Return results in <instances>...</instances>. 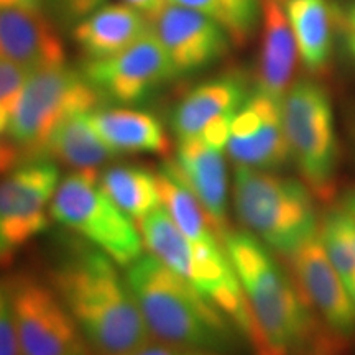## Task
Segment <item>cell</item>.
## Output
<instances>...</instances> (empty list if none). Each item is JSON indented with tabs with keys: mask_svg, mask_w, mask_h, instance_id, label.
I'll return each mask as SVG.
<instances>
[{
	"mask_svg": "<svg viewBox=\"0 0 355 355\" xmlns=\"http://www.w3.org/2000/svg\"><path fill=\"white\" fill-rule=\"evenodd\" d=\"M254 322L259 355H340V339L322 321L275 259L247 230H230L224 241Z\"/></svg>",
	"mask_w": 355,
	"mask_h": 355,
	"instance_id": "obj_1",
	"label": "cell"
},
{
	"mask_svg": "<svg viewBox=\"0 0 355 355\" xmlns=\"http://www.w3.org/2000/svg\"><path fill=\"white\" fill-rule=\"evenodd\" d=\"M92 355H127L152 340L125 277L97 248L79 250L50 272Z\"/></svg>",
	"mask_w": 355,
	"mask_h": 355,
	"instance_id": "obj_2",
	"label": "cell"
},
{
	"mask_svg": "<svg viewBox=\"0 0 355 355\" xmlns=\"http://www.w3.org/2000/svg\"><path fill=\"white\" fill-rule=\"evenodd\" d=\"M125 279L157 343L188 352L230 344L232 322L153 255L144 254L128 265Z\"/></svg>",
	"mask_w": 355,
	"mask_h": 355,
	"instance_id": "obj_3",
	"label": "cell"
},
{
	"mask_svg": "<svg viewBox=\"0 0 355 355\" xmlns=\"http://www.w3.org/2000/svg\"><path fill=\"white\" fill-rule=\"evenodd\" d=\"M314 194L295 178L235 166L234 209L247 232L270 250L290 255L319 232Z\"/></svg>",
	"mask_w": 355,
	"mask_h": 355,
	"instance_id": "obj_4",
	"label": "cell"
},
{
	"mask_svg": "<svg viewBox=\"0 0 355 355\" xmlns=\"http://www.w3.org/2000/svg\"><path fill=\"white\" fill-rule=\"evenodd\" d=\"M50 214L122 268L144 255L140 229L102 189L99 173L66 175L51 199Z\"/></svg>",
	"mask_w": 355,
	"mask_h": 355,
	"instance_id": "obj_5",
	"label": "cell"
},
{
	"mask_svg": "<svg viewBox=\"0 0 355 355\" xmlns=\"http://www.w3.org/2000/svg\"><path fill=\"white\" fill-rule=\"evenodd\" d=\"M99 96L83 71L64 63L32 71L7 133L21 162L46 158L48 140L58 123L73 114L92 112Z\"/></svg>",
	"mask_w": 355,
	"mask_h": 355,
	"instance_id": "obj_6",
	"label": "cell"
},
{
	"mask_svg": "<svg viewBox=\"0 0 355 355\" xmlns=\"http://www.w3.org/2000/svg\"><path fill=\"white\" fill-rule=\"evenodd\" d=\"M282 114L291 158L304 184L318 199L331 201L337 189L339 145L327 91L311 79L296 81L283 97Z\"/></svg>",
	"mask_w": 355,
	"mask_h": 355,
	"instance_id": "obj_7",
	"label": "cell"
},
{
	"mask_svg": "<svg viewBox=\"0 0 355 355\" xmlns=\"http://www.w3.org/2000/svg\"><path fill=\"white\" fill-rule=\"evenodd\" d=\"M60 181V168L51 158L26 159L0 180V268L46 232Z\"/></svg>",
	"mask_w": 355,
	"mask_h": 355,
	"instance_id": "obj_8",
	"label": "cell"
},
{
	"mask_svg": "<svg viewBox=\"0 0 355 355\" xmlns=\"http://www.w3.org/2000/svg\"><path fill=\"white\" fill-rule=\"evenodd\" d=\"M7 282L21 355H92L73 314L48 279L19 273Z\"/></svg>",
	"mask_w": 355,
	"mask_h": 355,
	"instance_id": "obj_9",
	"label": "cell"
},
{
	"mask_svg": "<svg viewBox=\"0 0 355 355\" xmlns=\"http://www.w3.org/2000/svg\"><path fill=\"white\" fill-rule=\"evenodd\" d=\"M83 74L101 96L122 104L139 102L176 78L170 56L153 28L117 55L91 60L84 64Z\"/></svg>",
	"mask_w": 355,
	"mask_h": 355,
	"instance_id": "obj_10",
	"label": "cell"
},
{
	"mask_svg": "<svg viewBox=\"0 0 355 355\" xmlns=\"http://www.w3.org/2000/svg\"><path fill=\"white\" fill-rule=\"evenodd\" d=\"M225 150L235 166L263 171L285 166L291 153L283 127L282 101L260 89L248 94L234 115Z\"/></svg>",
	"mask_w": 355,
	"mask_h": 355,
	"instance_id": "obj_11",
	"label": "cell"
},
{
	"mask_svg": "<svg viewBox=\"0 0 355 355\" xmlns=\"http://www.w3.org/2000/svg\"><path fill=\"white\" fill-rule=\"evenodd\" d=\"M290 272L319 319L339 337L355 334V301L332 266L319 232L288 255Z\"/></svg>",
	"mask_w": 355,
	"mask_h": 355,
	"instance_id": "obj_12",
	"label": "cell"
},
{
	"mask_svg": "<svg viewBox=\"0 0 355 355\" xmlns=\"http://www.w3.org/2000/svg\"><path fill=\"white\" fill-rule=\"evenodd\" d=\"M148 20L170 56L176 76L209 66L227 51V30L193 8L166 2Z\"/></svg>",
	"mask_w": 355,
	"mask_h": 355,
	"instance_id": "obj_13",
	"label": "cell"
},
{
	"mask_svg": "<svg viewBox=\"0 0 355 355\" xmlns=\"http://www.w3.org/2000/svg\"><path fill=\"white\" fill-rule=\"evenodd\" d=\"M0 60L30 71L63 64L64 46L40 8H0Z\"/></svg>",
	"mask_w": 355,
	"mask_h": 355,
	"instance_id": "obj_14",
	"label": "cell"
},
{
	"mask_svg": "<svg viewBox=\"0 0 355 355\" xmlns=\"http://www.w3.org/2000/svg\"><path fill=\"white\" fill-rule=\"evenodd\" d=\"M176 162L209 217L212 229L220 241L229 225V180L222 150L206 144L201 137L178 140Z\"/></svg>",
	"mask_w": 355,
	"mask_h": 355,
	"instance_id": "obj_15",
	"label": "cell"
},
{
	"mask_svg": "<svg viewBox=\"0 0 355 355\" xmlns=\"http://www.w3.org/2000/svg\"><path fill=\"white\" fill-rule=\"evenodd\" d=\"M248 97L247 81L242 74L229 73L199 84L173 109L170 125L178 140L199 137L222 115L235 114Z\"/></svg>",
	"mask_w": 355,
	"mask_h": 355,
	"instance_id": "obj_16",
	"label": "cell"
},
{
	"mask_svg": "<svg viewBox=\"0 0 355 355\" xmlns=\"http://www.w3.org/2000/svg\"><path fill=\"white\" fill-rule=\"evenodd\" d=\"M89 121L115 155H168L170 140L159 119L137 109H99L89 112Z\"/></svg>",
	"mask_w": 355,
	"mask_h": 355,
	"instance_id": "obj_17",
	"label": "cell"
},
{
	"mask_svg": "<svg viewBox=\"0 0 355 355\" xmlns=\"http://www.w3.org/2000/svg\"><path fill=\"white\" fill-rule=\"evenodd\" d=\"M152 28L150 20L130 6H105L86 17L74 40L91 60H104L125 50Z\"/></svg>",
	"mask_w": 355,
	"mask_h": 355,
	"instance_id": "obj_18",
	"label": "cell"
},
{
	"mask_svg": "<svg viewBox=\"0 0 355 355\" xmlns=\"http://www.w3.org/2000/svg\"><path fill=\"white\" fill-rule=\"evenodd\" d=\"M298 55V44L279 0H263V43L257 89L283 101L295 74Z\"/></svg>",
	"mask_w": 355,
	"mask_h": 355,
	"instance_id": "obj_19",
	"label": "cell"
},
{
	"mask_svg": "<svg viewBox=\"0 0 355 355\" xmlns=\"http://www.w3.org/2000/svg\"><path fill=\"white\" fill-rule=\"evenodd\" d=\"M117 157L89 121V112L73 114L58 123L46 145V158L68 166L71 171L101 173Z\"/></svg>",
	"mask_w": 355,
	"mask_h": 355,
	"instance_id": "obj_20",
	"label": "cell"
},
{
	"mask_svg": "<svg viewBox=\"0 0 355 355\" xmlns=\"http://www.w3.org/2000/svg\"><path fill=\"white\" fill-rule=\"evenodd\" d=\"M157 180L162 206L191 242L220 241L196 194L184 180L176 158L166 157L159 163Z\"/></svg>",
	"mask_w": 355,
	"mask_h": 355,
	"instance_id": "obj_21",
	"label": "cell"
},
{
	"mask_svg": "<svg viewBox=\"0 0 355 355\" xmlns=\"http://www.w3.org/2000/svg\"><path fill=\"white\" fill-rule=\"evenodd\" d=\"M295 35L298 53L313 74L326 71L331 58V13L326 0H279Z\"/></svg>",
	"mask_w": 355,
	"mask_h": 355,
	"instance_id": "obj_22",
	"label": "cell"
},
{
	"mask_svg": "<svg viewBox=\"0 0 355 355\" xmlns=\"http://www.w3.org/2000/svg\"><path fill=\"white\" fill-rule=\"evenodd\" d=\"M99 183L137 225L162 206L157 171L146 166L115 163L99 173Z\"/></svg>",
	"mask_w": 355,
	"mask_h": 355,
	"instance_id": "obj_23",
	"label": "cell"
},
{
	"mask_svg": "<svg viewBox=\"0 0 355 355\" xmlns=\"http://www.w3.org/2000/svg\"><path fill=\"white\" fill-rule=\"evenodd\" d=\"M319 237L332 266L355 301V247L344 227L343 211L339 207L327 211L322 216L319 224Z\"/></svg>",
	"mask_w": 355,
	"mask_h": 355,
	"instance_id": "obj_24",
	"label": "cell"
},
{
	"mask_svg": "<svg viewBox=\"0 0 355 355\" xmlns=\"http://www.w3.org/2000/svg\"><path fill=\"white\" fill-rule=\"evenodd\" d=\"M32 71L0 60V137H7L17 102Z\"/></svg>",
	"mask_w": 355,
	"mask_h": 355,
	"instance_id": "obj_25",
	"label": "cell"
},
{
	"mask_svg": "<svg viewBox=\"0 0 355 355\" xmlns=\"http://www.w3.org/2000/svg\"><path fill=\"white\" fill-rule=\"evenodd\" d=\"M227 17V33L235 43L242 44L250 37L259 17L257 0H220Z\"/></svg>",
	"mask_w": 355,
	"mask_h": 355,
	"instance_id": "obj_26",
	"label": "cell"
},
{
	"mask_svg": "<svg viewBox=\"0 0 355 355\" xmlns=\"http://www.w3.org/2000/svg\"><path fill=\"white\" fill-rule=\"evenodd\" d=\"M0 355H21L8 282H0Z\"/></svg>",
	"mask_w": 355,
	"mask_h": 355,
	"instance_id": "obj_27",
	"label": "cell"
},
{
	"mask_svg": "<svg viewBox=\"0 0 355 355\" xmlns=\"http://www.w3.org/2000/svg\"><path fill=\"white\" fill-rule=\"evenodd\" d=\"M334 17L343 32L345 48L355 61V0H349L343 7H336Z\"/></svg>",
	"mask_w": 355,
	"mask_h": 355,
	"instance_id": "obj_28",
	"label": "cell"
},
{
	"mask_svg": "<svg viewBox=\"0 0 355 355\" xmlns=\"http://www.w3.org/2000/svg\"><path fill=\"white\" fill-rule=\"evenodd\" d=\"M168 2L201 12L204 15L219 21L224 28H227V17H225V10L220 0H168Z\"/></svg>",
	"mask_w": 355,
	"mask_h": 355,
	"instance_id": "obj_29",
	"label": "cell"
},
{
	"mask_svg": "<svg viewBox=\"0 0 355 355\" xmlns=\"http://www.w3.org/2000/svg\"><path fill=\"white\" fill-rule=\"evenodd\" d=\"M21 163V155L8 137H0V175H7Z\"/></svg>",
	"mask_w": 355,
	"mask_h": 355,
	"instance_id": "obj_30",
	"label": "cell"
},
{
	"mask_svg": "<svg viewBox=\"0 0 355 355\" xmlns=\"http://www.w3.org/2000/svg\"><path fill=\"white\" fill-rule=\"evenodd\" d=\"M53 2L60 7V10L71 17H83L94 10L101 0H53Z\"/></svg>",
	"mask_w": 355,
	"mask_h": 355,
	"instance_id": "obj_31",
	"label": "cell"
},
{
	"mask_svg": "<svg viewBox=\"0 0 355 355\" xmlns=\"http://www.w3.org/2000/svg\"><path fill=\"white\" fill-rule=\"evenodd\" d=\"M188 354H189L188 350L171 347V345H168V344L148 343V344H145L144 347L133 350V352L127 354V355H188Z\"/></svg>",
	"mask_w": 355,
	"mask_h": 355,
	"instance_id": "obj_32",
	"label": "cell"
},
{
	"mask_svg": "<svg viewBox=\"0 0 355 355\" xmlns=\"http://www.w3.org/2000/svg\"><path fill=\"white\" fill-rule=\"evenodd\" d=\"M128 6L137 8V10L144 13L146 19H152L155 13H158L165 7L168 0H125Z\"/></svg>",
	"mask_w": 355,
	"mask_h": 355,
	"instance_id": "obj_33",
	"label": "cell"
},
{
	"mask_svg": "<svg viewBox=\"0 0 355 355\" xmlns=\"http://www.w3.org/2000/svg\"><path fill=\"white\" fill-rule=\"evenodd\" d=\"M340 209L355 217V186L345 189L340 196Z\"/></svg>",
	"mask_w": 355,
	"mask_h": 355,
	"instance_id": "obj_34",
	"label": "cell"
},
{
	"mask_svg": "<svg viewBox=\"0 0 355 355\" xmlns=\"http://www.w3.org/2000/svg\"><path fill=\"white\" fill-rule=\"evenodd\" d=\"M43 0H0V8H13V7H26V8H40Z\"/></svg>",
	"mask_w": 355,
	"mask_h": 355,
	"instance_id": "obj_35",
	"label": "cell"
},
{
	"mask_svg": "<svg viewBox=\"0 0 355 355\" xmlns=\"http://www.w3.org/2000/svg\"><path fill=\"white\" fill-rule=\"evenodd\" d=\"M340 209V207H339ZM343 211V209H340ZM343 222H344V227L345 230H347L350 241H352L354 247H355V217H352L350 214H347V212L343 211Z\"/></svg>",
	"mask_w": 355,
	"mask_h": 355,
	"instance_id": "obj_36",
	"label": "cell"
},
{
	"mask_svg": "<svg viewBox=\"0 0 355 355\" xmlns=\"http://www.w3.org/2000/svg\"><path fill=\"white\" fill-rule=\"evenodd\" d=\"M191 355H199V354H191Z\"/></svg>",
	"mask_w": 355,
	"mask_h": 355,
	"instance_id": "obj_37",
	"label": "cell"
},
{
	"mask_svg": "<svg viewBox=\"0 0 355 355\" xmlns=\"http://www.w3.org/2000/svg\"><path fill=\"white\" fill-rule=\"evenodd\" d=\"M188 355H191V352H189V354H188Z\"/></svg>",
	"mask_w": 355,
	"mask_h": 355,
	"instance_id": "obj_38",
	"label": "cell"
}]
</instances>
